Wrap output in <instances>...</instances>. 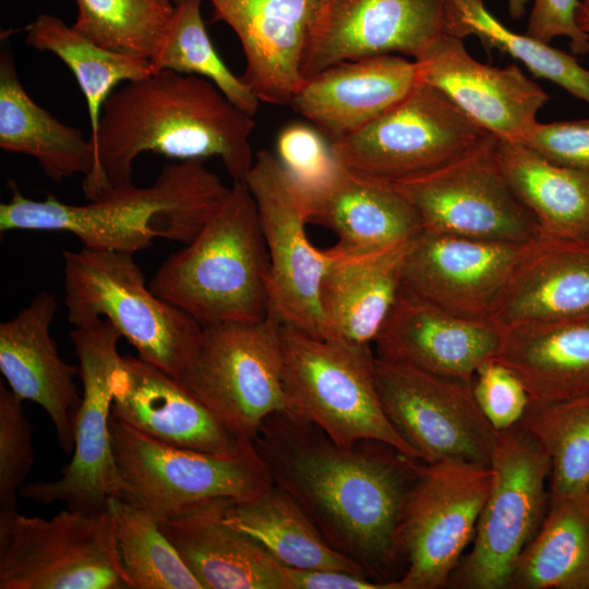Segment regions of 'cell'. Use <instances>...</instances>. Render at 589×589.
Listing matches in <instances>:
<instances>
[{
  "instance_id": "cell-43",
  "label": "cell",
  "mask_w": 589,
  "mask_h": 589,
  "mask_svg": "<svg viewBox=\"0 0 589 589\" xmlns=\"http://www.w3.org/2000/svg\"><path fill=\"white\" fill-rule=\"evenodd\" d=\"M521 144L554 164L589 170V119L537 122Z\"/></svg>"
},
{
  "instance_id": "cell-14",
  "label": "cell",
  "mask_w": 589,
  "mask_h": 589,
  "mask_svg": "<svg viewBox=\"0 0 589 589\" xmlns=\"http://www.w3.org/2000/svg\"><path fill=\"white\" fill-rule=\"evenodd\" d=\"M416 208L422 230L508 244L541 235L502 171L497 137L424 176L395 184Z\"/></svg>"
},
{
  "instance_id": "cell-20",
  "label": "cell",
  "mask_w": 589,
  "mask_h": 589,
  "mask_svg": "<svg viewBox=\"0 0 589 589\" xmlns=\"http://www.w3.org/2000/svg\"><path fill=\"white\" fill-rule=\"evenodd\" d=\"M111 389V414L159 442L228 456L248 440L231 432L176 377L137 356L121 354Z\"/></svg>"
},
{
  "instance_id": "cell-30",
  "label": "cell",
  "mask_w": 589,
  "mask_h": 589,
  "mask_svg": "<svg viewBox=\"0 0 589 589\" xmlns=\"http://www.w3.org/2000/svg\"><path fill=\"white\" fill-rule=\"evenodd\" d=\"M0 147L33 157L53 182L92 175L96 156L91 140L36 104L17 76L7 47L0 53Z\"/></svg>"
},
{
  "instance_id": "cell-26",
  "label": "cell",
  "mask_w": 589,
  "mask_h": 589,
  "mask_svg": "<svg viewBox=\"0 0 589 589\" xmlns=\"http://www.w3.org/2000/svg\"><path fill=\"white\" fill-rule=\"evenodd\" d=\"M232 502L195 504L158 525L203 589H284L281 564L226 524Z\"/></svg>"
},
{
  "instance_id": "cell-27",
  "label": "cell",
  "mask_w": 589,
  "mask_h": 589,
  "mask_svg": "<svg viewBox=\"0 0 589 589\" xmlns=\"http://www.w3.org/2000/svg\"><path fill=\"white\" fill-rule=\"evenodd\" d=\"M303 193L308 224L330 230L346 252L406 243L422 231L416 208L395 184L340 165L324 185Z\"/></svg>"
},
{
  "instance_id": "cell-18",
  "label": "cell",
  "mask_w": 589,
  "mask_h": 589,
  "mask_svg": "<svg viewBox=\"0 0 589 589\" xmlns=\"http://www.w3.org/2000/svg\"><path fill=\"white\" fill-rule=\"evenodd\" d=\"M527 247L422 230L406 251L401 291L455 315L492 322Z\"/></svg>"
},
{
  "instance_id": "cell-22",
  "label": "cell",
  "mask_w": 589,
  "mask_h": 589,
  "mask_svg": "<svg viewBox=\"0 0 589 589\" xmlns=\"http://www.w3.org/2000/svg\"><path fill=\"white\" fill-rule=\"evenodd\" d=\"M502 327L465 318L404 291L374 341L377 358L472 382L496 358Z\"/></svg>"
},
{
  "instance_id": "cell-36",
  "label": "cell",
  "mask_w": 589,
  "mask_h": 589,
  "mask_svg": "<svg viewBox=\"0 0 589 589\" xmlns=\"http://www.w3.org/2000/svg\"><path fill=\"white\" fill-rule=\"evenodd\" d=\"M202 1L181 0L175 3L166 33L149 59L152 72L171 70L206 79L235 106L253 117L261 101L217 53L202 17Z\"/></svg>"
},
{
  "instance_id": "cell-24",
  "label": "cell",
  "mask_w": 589,
  "mask_h": 589,
  "mask_svg": "<svg viewBox=\"0 0 589 589\" xmlns=\"http://www.w3.org/2000/svg\"><path fill=\"white\" fill-rule=\"evenodd\" d=\"M418 82L414 60L393 53L364 57L305 77L289 105L333 143L395 106Z\"/></svg>"
},
{
  "instance_id": "cell-8",
  "label": "cell",
  "mask_w": 589,
  "mask_h": 589,
  "mask_svg": "<svg viewBox=\"0 0 589 589\" xmlns=\"http://www.w3.org/2000/svg\"><path fill=\"white\" fill-rule=\"evenodd\" d=\"M0 589H133L111 512L0 510Z\"/></svg>"
},
{
  "instance_id": "cell-3",
  "label": "cell",
  "mask_w": 589,
  "mask_h": 589,
  "mask_svg": "<svg viewBox=\"0 0 589 589\" xmlns=\"http://www.w3.org/2000/svg\"><path fill=\"white\" fill-rule=\"evenodd\" d=\"M10 200L0 204V232L64 231L83 247L134 254L157 238L188 244L229 188L202 159L167 164L148 187L107 189L87 204L63 203L52 194L36 201L9 182Z\"/></svg>"
},
{
  "instance_id": "cell-9",
  "label": "cell",
  "mask_w": 589,
  "mask_h": 589,
  "mask_svg": "<svg viewBox=\"0 0 589 589\" xmlns=\"http://www.w3.org/2000/svg\"><path fill=\"white\" fill-rule=\"evenodd\" d=\"M281 329L272 311L259 322L204 325L176 378L237 436L253 440L267 417L286 411Z\"/></svg>"
},
{
  "instance_id": "cell-13",
  "label": "cell",
  "mask_w": 589,
  "mask_h": 589,
  "mask_svg": "<svg viewBox=\"0 0 589 589\" xmlns=\"http://www.w3.org/2000/svg\"><path fill=\"white\" fill-rule=\"evenodd\" d=\"M121 334L106 320L74 326L70 332L83 385L82 401L74 423V453L53 481L24 484L20 495L50 505L62 502L82 513L107 509L111 497H121L119 474L110 434L111 380L120 357Z\"/></svg>"
},
{
  "instance_id": "cell-32",
  "label": "cell",
  "mask_w": 589,
  "mask_h": 589,
  "mask_svg": "<svg viewBox=\"0 0 589 589\" xmlns=\"http://www.w3.org/2000/svg\"><path fill=\"white\" fill-rule=\"evenodd\" d=\"M497 155L507 183L541 233L589 239V170L554 164L521 143L498 139Z\"/></svg>"
},
{
  "instance_id": "cell-38",
  "label": "cell",
  "mask_w": 589,
  "mask_h": 589,
  "mask_svg": "<svg viewBox=\"0 0 589 589\" xmlns=\"http://www.w3.org/2000/svg\"><path fill=\"white\" fill-rule=\"evenodd\" d=\"M519 424L549 456L550 496L588 489L589 398L554 404L529 401Z\"/></svg>"
},
{
  "instance_id": "cell-15",
  "label": "cell",
  "mask_w": 589,
  "mask_h": 589,
  "mask_svg": "<svg viewBox=\"0 0 589 589\" xmlns=\"http://www.w3.org/2000/svg\"><path fill=\"white\" fill-rule=\"evenodd\" d=\"M243 182L255 202L268 252L271 311L284 325L321 337L320 286L339 250L311 243L304 193L276 155L257 152Z\"/></svg>"
},
{
  "instance_id": "cell-2",
  "label": "cell",
  "mask_w": 589,
  "mask_h": 589,
  "mask_svg": "<svg viewBox=\"0 0 589 589\" xmlns=\"http://www.w3.org/2000/svg\"><path fill=\"white\" fill-rule=\"evenodd\" d=\"M252 118L200 76L163 70L125 82L104 105L84 196L92 201L132 183L133 163L146 152L179 160L217 157L232 181H243L254 161Z\"/></svg>"
},
{
  "instance_id": "cell-42",
  "label": "cell",
  "mask_w": 589,
  "mask_h": 589,
  "mask_svg": "<svg viewBox=\"0 0 589 589\" xmlns=\"http://www.w3.org/2000/svg\"><path fill=\"white\" fill-rule=\"evenodd\" d=\"M472 390L481 412L496 432L518 424L530 401L519 377L496 358L477 370Z\"/></svg>"
},
{
  "instance_id": "cell-17",
  "label": "cell",
  "mask_w": 589,
  "mask_h": 589,
  "mask_svg": "<svg viewBox=\"0 0 589 589\" xmlns=\"http://www.w3.org/2000/svg\"><path fill=\"white\" fill-rule=\"evenodd\" d=\"M446 34L444 0H321L302 74L378 55L419 58Z\"/></svg>"
},
{
  "instance_id": "cell-28",
  "label": "cell",
  "mask_w": 589,
  "mask_h": 589,
  "mask_svg": "<svg viewBox=\"0 0 589 589\" xmlns=\"http://www.w3.org/2000/svg\"><path fill=\"white\" fill-rule=\"evenodd\" d=\"M411 241L354 253L335 244L339 254L320 286L321 338L374 344L400 294L402 261Z\"/></svg>"
},
{
  "instance_id": "cell-7",
  "label": "cell",
  "mask_w": 589,
  "mask_h": 589,
  "mask_svg": "<svg viewBox=\"0 0 589 589\" xmlns=\"http://www.w3.org/2000/svg\"><path fill=\"white\" fill-rule=\"evenodd\" d=\"M110 434L123 483L121 497L157 522L214 498L250 500L273 484L250 438L237 453L218 456L159 442L112 414Z\"/></svg>"
},
{
  "instance_id": "cell-23",
  "label": "cell",
  "mask_w": 589,
  "mask_h": 589,
  "mask_svg": "<svg viewBox=\"0 0 589 589\" xmlns=\"http://www.w3.org/2000/svg\"><path fill=\"white\" fill-rule=\"evenodd\" d=\"M57 309L53 293L41 291L14 317L0 324V371L17 397L46 411L59 446L70 453L82 401L73 382L80 368L62 360L50 335Z\"/></svg>"
},
{
  "instance_id": "cell-49",
  "label": "cell",
  "mask_w": 589,
  "mask_h": 589,
  "mask_svg": "<svg viewBox=\"0 0 589 589\" xmlns=\"http://www.w3.org/2000/svg\"><path fill=\"white\" fill-rule=\"evenodd\" d=\"M587 490H588V492H589V484H588V489H587Z\"/></svg>"
},
{
  "instance_id": "cell-21",
  "label": "cell",
  "mask_w": 589,
  "mask_h": 589,
  "mask_svg": "<svg viewBox=\"0 0 589 589\" xmlns=\"http://www.w3.org/2000/svg\"><path fill=\"white\" fill-rule=\"evenodd\" d=\"M208 1L242 46L243 82L260 101L289 105L305 80L302 58L321 0Z\"/></svg>"
},
{
  "instance_id": "cell-46",
  "label": "cell",
  "mask_w": 589,
  "mask_h": 589,
  "mask_svg": "<svg viewBox=\"0 0 589 589\" xmlns=\"http://www.w3.org/2000/svg\"><path fill=\"white\" fill-rule=\"evenodd\" d=\"M579 27L589 35V0H580L576 11Z\"/></svg>"
},
{
  "instance_id": "cell-11",
  "label": "cell",
  "mask_w": 589,
  "mask_h": 589,
  "mask_svg": "<svg viewBox=\"0 0 589 589\" xmlns=\"http://www.w3.org/2000/svg\"><path fill=\"white\" fill-rule=\"evenodd\" d=\"M490 135L437 88L418 82L399 103L330 147L345 169L397 184L441 168Z\"/></svg>"
},
{
  "instance_id": "cell-25",
  "label": "cell",
  "mask_w": 589,
  "mask_h": 589,
  "mask_svg": "<svg viewBox=\"0 0 589 589\" xmlns=\"http://www.w3.org/2000/svg\"><path fill=\"white\" fill-rule=\"evenodd\" d=\"M589 317V239L541 233L528 244L495 308L500 327Z\"/></svg>"
},
{
  "instance_id": "cell-5",
  "label": "cell",
  "mask_w": 589,
  "mask_h": 589,
  "mask_svg": "<svg viewBox=\"0 0 589 589\" xmlns=\"http://www.w3.org/2000/svg\"><path fill=\"white\" fill-rule=\"evenodd\" d=\"M133 255L85 247L63 251L68 321L73 326L108 321L137 357L178 377L202 325L151 290Z\"/></svg>"
},
{
  "instance_id": "cell-35",
  "label": "cell",
  "mask_w": 589,
  "mask_h": 589,
  "mask_svg": "<svg viewBox=\"0 0 589 589\" xmlns=\"http://www.w3.org/2000/svg\"><path fill=\"white\" fill-rule=\"evenodd\" d=\"M446 34L479 37L486 51L496 48L519 60L536 77L553 82L589 104V70L575 57L526 34L508 29L486 8L484 0H444Z\"/></svg>"
},
{
  "instance_id": "cell-31",
  "label": "cell",
  "mask_w": 589,
  "mask_h": 589,
  "mask_svg": "<svg viewBox=\"0 0 589 589\" xmlns=\"http://www.w3.org/2000/svg\"><path fill=\"white\" fill-rule=\"evenodd\" d=\"M225 521L284 566L339 569L368 577L323 538L297 501L274 482L255 497L233 501L225 512Z\"/></svg>"
},
{
  "instance_id": "cell-37",
  "label": "cell",
  "mask_w": 589,
  "mask_h": 589,
  "mask_svg": "<svg viewBox=\"0 0 589 589\" xmlns=\"http://www.w3.org/2000/svg\"><path fill=\"white\" fill-rule=\"evenodd\" d=\"M107 507L133 589H203L146 510L123 497H111Z\"/></svg>"
},
{
  "instance_id": "cell-29",
  "label": "cell",
  "mask_w": 589,
  "mask_h": 589,
  "mask_svg": "<svg viewBox=\"0 0 589 589\" xmlns=\"http://www.w3.org/2000/svg\"><path fill=\"white\" fill-rule=\"evenodd\" d=\"M496 359L519 377L532 402L589 398V317L502 327Z\"/></svg>"
},
{
  "instance_id": "cell-6",
  "label": "cell",
  "mask_w": 589,
  "mask_h": 589,
  "mask_svg": "<svg viewBox=\"0 0 589 589\" xmlns=\"http://www.w3.org/2000/svg\"><path fill=\"white\" fill-rule=\"evenodd\" d=\"M281 338L285 413L320 428L340 446L377 441L419 459L383 411L372 346L315 337L284 324Z\"/></svg>"
},
{
  "instance_id": "cell-40",
  "label": "cell",
  "mask_w": 589,
  "mask_h": 589,
  "mask_svg": "<svg viewBox=\"0 0 589 589\" xmlns=\"http://www.w3.org/2000/svg\"><path fill=\"white\" fill-rule=\"evenodd\" d=\"M23 401L0 383V510L16 509L34 465L33 430Z\"/></svg>"
},
{
  "instance_id": "cell-45",
  "label": "cell",
  "mask_w": 589,
  "mask_h": 589,
  "mask_svg": "<svg viewBox=\"0 0 589 589\" xmlns=\"http://www.w3.org/2000/svg\"><path fill=\"white\" fill-rule=\"evenodd\" d=\"M284 589H390L363 575L339 569H298L281 565Z\"/></svg>"
},
{
  "instance_id": "cell-10",
  "label": "cell",
  "mask_w": 589,
  "mask_h": 589,
  "mask_svg": "<svg viewBox=\"0 0 589 589\" xmlns=\"http://www.w3.org/2000/svg\"><path fill=\"white\" fill-rule=\"evenodd\" d=\"M490 467L492 483L472 548L450 578L459 588L508 589L549 505V456L519 423L497 432Z\"/></svg>"
},
{
  "instance_id": "cell-4",
  "label": "cell",
  "mask_w": 589,
  "mask_h": 589,
  "mask_svg": "<svg viewBox=\"0 0 589 589\" xmlns=\"http://www.w3.org/2000/svg\"><path fill=\"white\" fill-rule=\"evenodd\" d=\"M269 259L248 187L232 181L194 239L171 253L148 286L202 326L251 323L271 312Z\"/></svg>"
},
{
  "instance_id": "cell-47",
  "label": "cell",
  "mask_w": 589,
  "mask_h": 589,
  "mask_svg": "<svg viewBox=\"0 0 589 589\" xmlns=\"http://www.w3.org/2000/svg\"><path fill=\"white\" fill-rule=\"evenodd\" d=\"M529 0H507L509 15L513 20H519L526 13Z\"/></svg>"
},
{
  "instance_id": "cell-44",
  "label": "cell",
  "mask_w": 589,
  "mask_h": 589,
  "mask_svg": "<svg viewBox=\"0 0 589 589\" xmlns=\"http://www.w3.org/2000/svg\"><path fill=\"white\" fill-rule=\"evenodd\" d=\"M580 0H534L526 35L549 44L555 37H567L573 53L589 55V35L576 21Z\"/></svg>"
},
{
  "instance_id": "cell-41",
  "label": "cell",
  "mask_w": 589,
  "mask_h": 589,
  "mask_svg": "<svg viewBox=\"0 0 589 589\" xmlns=\"http://www.w3.org/2000/svg\"><path fill=\"white\" fill-rule=\"evenodd\" d=\"M277 158L303 192L324 185L339 164L329 141L311 124L291 123L276 140Z\"/></svg>"
},
{
  "instance_id": "cell-39",
  "label": "cell",
  "mask_w": 589,
  "mask_h": 589,
  "mask_svg": "<svg viewBox=\"0 0 589 589\" xmlns=\"http://www.w3.org/2000/svg\"><path fill=\"white\" fill-rule=\"evenodd\" d=\"M72 27L92 43L151 59L175 11L172 0H76Z\"/></svg>"
},
{
  "instance_id": "cell-33",
  "label": "cell",
  "mask_w": 589,
  "mask_h": 589,
  "mask_svg": "<svg viewBox=\"0 0 589 589\" xmlns=\"http://www.w3.org/2000/svg\"><path fill=\"white\" fill-rule=\"evenodd\" d=\"M508 589H589V492L549 496Z\"/></svg>"
},
{
  "instance_id": "cell-1",
  "label": "cell",
  "mask_w": 589,
  "mask_h": 589,
  "mask_svg": "<svg viewBox=\"0 0 589 589\" xmlns=\"http://www.w3.org/2000/svg\"><path fill=\"white\" fill-rule=\"evenodd\" d=\"M273 482L302 507L323 538L390 589L406 569L398 545L404 504L421 460L364 440L344 447L285 412L253 438Z\"/></svg>"
},
{
  "instance_id": "cell-48",
  "label": "cell",
  "mask_w": 589,
  "mask_h": 589,
  "mask_svg": "<svg viewBox=\"0 0 589 589\" xmlns=\"http://www.w3.org/2000/svg\"><path fill=\"white\" fill-rule=\"evenodd\" d=\"M172 1H173L175 3H177V2H179V1H181V0H172Z\"/></svg>"
},
{
  "instance_id": "cell-34",
  "label": "cell",
  "mask_w": 589,
  "mask_h": 589,
  "mask_svg": "<svg viewBox=\"0 0 589 589\" xmlns=\"http://www.w3.org/2000/svg\"><path fill=\"white\" fill-rule=\"evenodd\" d=\"M25 41L56 55L73 73L87 104L91 142L116 86L153 73L148 59L103 48L50 14H39L26 26Z\"/></svg>"
},
{
  "instance_id": "cell-16",
  "label": "cell",
  "mask_w": 589,
  "mask_h": 589,
  "mask_svg": "<svg viewBox=\"0 0 589 589\" xmlns=\"http://www.w3.org/2000/svg\"><path fill=\"white\" fill-rule=\"evenodd\" d=\"M375 380L388 422L421 461L491 465L497 432L481 412L472 382L376 356Z\"/></svg>"
},
{
  "instance_id": "cell-19",
  "label": "cell",
  "mask_w": 589,
  "mask_h": 589,
  "mask_svg": "<svg viewBox=\"0 0 589 589\" xmlns=\"http://www.w3.org/2000/svg\"><path fill=\"white\" fill-rule=\"evenodd\" d=\"M419 82L442 92L468 118L502 141L522 143L545 91L516 65L492 67L477 61L464 39L443 34L416 60Z\"/></svg>"
},
{
  "instance_id": "cell-12",
  "label": "cell",
  "mask_w": 589,
  "mask_h": 589,
  "mask_svg": "<svg viewBox=\"0 0 589 589\" xmlns=\"http://www.w3.org/2000/svg\"><path fill=\"white\" fill-rule=\"evenodd\" d=\"M492 477L490 466L466 460L420 462L398 527L406 563L399 589H438L449 584L473 540Z\"/></svg>"
}]
</instances>
